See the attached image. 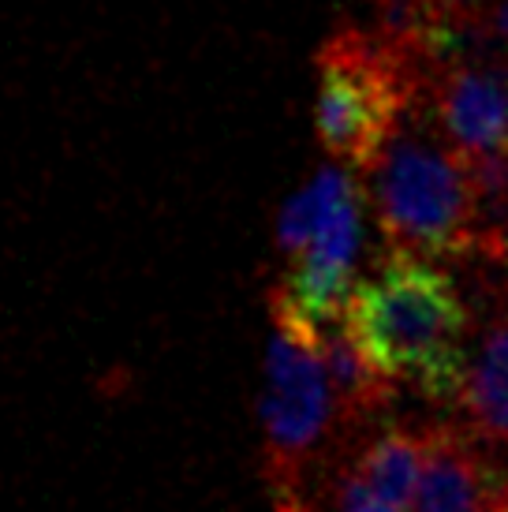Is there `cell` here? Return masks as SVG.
I'll use <instances>...</instances> for the list:
<instances>
[{
    "instance_id": "cell-1",
    "label": "cell",
    "mask_w": 508,
    "mask_h": 512,
    "mask_svg": "<svg viewBox=\"0 0 508 512\" xmlns=\"http://www.w3.org/2000/svg\"><path fill=\"white\" fill-rule=\"evenodd\" d=\"M348 326L396 382L430 404H456L467 378L471 307L434 258L389 251L348 303Z\"/></svg>"
},
{
    "instance_id": "cell-2",
    "label": "cell",
    "mask_w": 508,
    "mask_h": 512,
    "mask_svg": "<svg viewBox=\"0 0 508 512\" xmlns=\"http://www.w3.org/2000/svg\"><path fill=\"white\" fill-rule=\"evenodd\" d=\"M411 124V120H408ZM396 131L370 165V202L381 236L423 258H475L479 195L475 165L434 124Z\"/></svg>"
},
{
    "instance_id": "cell-3",
    "label": "cell",
    "mask_w": 508,
    "mask_h": 512,
    "mask_svg": "<svg viewBox=\"0 0 508 512\" xmlns=\"http://www.w3.org/2000/svg\"><path fill=\"white\" fill-rule=\"evenodd\" d=\"M314 128L333 161L367 172L419 109L423 68L370 27L340 23L318 49Z\"/></svg>"
},
{
    "instance_id": "cell-4",
    "label": "cell",
    "mask_w": 508,
    "mask_h": 512,
    "mask_svg": "<svg viewBox=\"0 0 508 512\" xmlns=\"http://www.w3.org/2000/svg\"><path fill=\"white\" fill-rule=\"evenodd\" d=\"M269 363L262 430H266V483L277 494H299L303 475L337 419V397L325 374L318 326L277 285L269 292Z\"/></svg>"
},
{
    "instance_id": "cell-5",
    "label": "cell",
    "mask_w": 508,
    "mask_h": 512,
    "mask_svg": "<svg viewBox=\"0 0 508 512\" xmlns=\"http://www.w3.org/2000/svg\"><path fill=\"white\" fill-rule=\"evenodd\" d=\"M419 113L471 161L508 150V57L471 15L452 19L438 57L423 68Z\"/></svg>"
},
{
    "instance_id": "cell-6",
    "label": "cell",
    "mask_w": 508,
    "mask_h": 512,
    "mask_svg": "<svg viewBox=\"0 0 508 512\" xmlns=\"http://www.w3.org/2000/svg\"><path fill=\"white\" fill-rule=\"evenodd\" d=\"M322 187V217L314 228V240L288 258L284 296L311 318L314 326L337 322L348 314L355 281L352 266L363 240V187L355 184L348 165H322L314 172Z\"/></svg>"
},
{
    "instance_id": "cell-7",
    "label": "cell",
    "mask_w": 508,
    "mask_h": 512,
    "mask_svg": "<svg viewBox=\"0 0 508 512\" xmlns=\"http://www.w3.org/2000/svg\"><path fill=\"white\" fill-rule=\"evenodd\" d=\"M426 456L411 512H505L508 468L464 423H426Z\"/></svg>"
},
{
    "instance_id": "cell-8",
    "label": "cell",
    "mask_w": 508,
    "mask_h": 512,
    "mask_svg": "<svg viewBox=\"0 0 508 512\" xmlns=\"http://www.w3.org/2000/svg\"><path fill=\"white\" fill-rule=\"evenodd\" d=\"M318 344H322L325 374L337 397V423L340 427L374 423L393 404L396 378L363 348L348 318L318 326Z\"/></svg>"
},
{
    "instance_id": "cell-9",
    "label": "cell",
    "mask_w": 508,
    "mask_h": 512,
    "mask_svg": "<svg viewBox=\"0 0 508 512\" xmlns=\"http://www.w3.org/2000/svg\"><path fill=\"white\" fill-rule=\"evenodd\" d=\"M456 408L482 445L508 453V303L482 329Z\"/></svg>"
},
{
    "instance_id": "cell-10",
    "label": "cell",
    "mask_w": 508,
    "mask_h": 512,
    "mask_svg": "<svg viewBox=\"0 0 508 512\" xmlns=\"http://www.w3.org/2000/svg\"><path fill=\"white\" fill-rule=\"evenodd\" d=\"M426 434L423 430L400 427V423H381L370 434L359 453L352 456V468L367 479L381 498H389L404 512H411L419 475H423Z\"/></svg>"
},
{
    "instance_id": "cell-11",
    "label": "cell",
    "mask_w": 508,
    "mask_h": 512,
    "mask_svg": "<svg viewBox=\"0 0 508 512\" xmlns=\"http://www.w3.org/2000/svg\"><path fill=\"white\" fill-rule=\"evenodd\" d=\"M363 4L370 15V30L381 42L400 57L415 60L419 68L430 64L449 27V15L434 0H363Z\"/></svg>"
},
{
    "instance_id": "cell-12",
    "label": "cell",
    "mask_w": 508,
    "mask_h": 512,
    "mask_svg": "<svg viewBox=\"0 0 508 512\" xmlns=\"http://www.w3.org/2000/svg\"><path fill=\"white\" fill-rule=\"evenodd\" d=\"M318 217H322V187H318V180H311L303 191H296L292 199L284 202L281 217H277V247L284 255H299L314 240Z\"/></svg>"
},
{
    "instance_id": "cell-13",
    "label": "cell",
    "mask_w": 508,
    "mask_h": 512,
    "mask_svg": "<svg viewBox=\"0 0 508 512\" xmlns=\"http://www.w3.org/2000/svg\"><path fill=\"white\" fill-rule=\"evenodd\" d=\"M329 512H404V509L393 505L389 498H381L378 490L352 464H344L329 479Z\"/></svg>"
},
{
    "instance_id": "cell-14",
    "label": "cell",
    "mask_w": 508,
    "mask_h": 512,
    "mask_svg": "<svg viewBox=\"0 0 508 512\" xmlns=\"http://www.w3.org/2000/svg\"><path fill=\"white\" fill-rule=\"evenodd\" d=\"M273 512H318L311 505V501H303L299 494H277V505H273Z\"/></svg>"
},
{
    "instance_id": "cell-15",
    "label": "cell",
    "mask_w": 508,
    "mask_h": 512,
    "mask_svg": "<svg viewBox=\"0 0 508 512\" xmlns=\"http://www.w3.org/2000/svg\"><path fill=\"white\" fill-rule=\"evenodd\" d=\"M441 12L449 15V19H456V15H467V12H475L482 0H434Z\"/></svg>"
},
{
    "instance_id": "cell-16",
    "label": "cell",
    "mask_w": 508,
    "mask_h": 512,
    "mask_svg": "<svg viewBox=\"0 0 508 512\" xmlns=\"http://www.w3.org/2000/svg\"><path fill=\"white\" fill-rule=\"evenodd\" d=\"M505 512H508V501H505Z\"/></svg>"
}]
</instances>
